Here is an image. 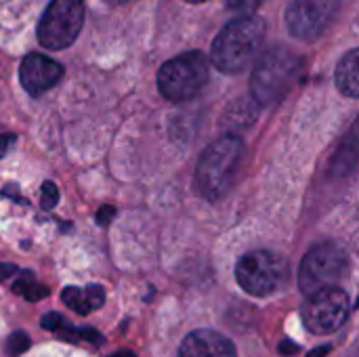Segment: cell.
I'll return each instance as SVG.
<instances>
[{"mask_svg": "<svg viewBox=\"0 0 359 357\" xmlns=\"http://www.w3.org/2000/svg\"><path fill=\"white\" fill-rule=\"evenodd\" d=\"M349 269L345 248L334 242H320L305 255L299 269V286L309 297L313 292L334 288Z\"/></svg>", "mask_w": 359, "mask_h": 357, "instance_id": "obj_5", "label": "cell"}, {"mask_svg": "<svg viewBox=\"0 0 359 357\" xmlns=\"http://www.w3.org/2000/svg\"><path fill=\"white\" fill-rule=\"evenodd\" d=\"M257 118V103L248 99H238L225 114V122L233 128H246Z\"/></svg>", "mask_w": 359, "mask_h": 357, "instance_id": "obj_13", "label": "cell"}, {"mask_svg": "<svg viewBox=\"0 0 359 357\" xmlns=\"http://www.w3.org/2000/svg\"><path fill=\"white\" fill-rule=\"evenodd\" d=\"M114 215H116V208L105 204V206L97 213V221H99V225H103V227H105V225H109V221L114 219Z\"/></svg>", "mask_w": 359, "mask_h": 357, "instance_id": "obj_19", "label": "cell"}, {"mask_svg": "<svg viewBox=\"0 0 359 357\" xmlns=\"http://www.w3.org/2000/svg\"><path fill=\"white\" fill-rule=\"evenodd\" d=\"M341 0H292L286 11L288 32L297 40H318L334 21Z\"/></svg>", "mask_w": 359, "mask_h": 357, "instance_id": "obj_9", "label": "cell"}, {"mask_svg": "<svg viewBox=\"0 0 359 357\" xmlns=\"http://www.w3.org/2000/svg\"><path fill=\"white\" fill-rule=\"evenodd\" d=\"M288 278V261L271 250H252L236 265V280L252 297H269Z\"/></svg>", "mask_w": 359, "mask_h": 357, "instance_id": "obj_6", "label": "cell"}, {"mask_svg": "<svg viewBox=\"0 0 359 357\" xmlns=\"http://www.w3.org/2000/svg\"><path fill=\"white\" fill-rule=\"evenodd\" d=\"M328 351H330V347H328V345H324V347H318V349H313V351H311V353H309L307 357H324L326 353H328Z\"/></svg>", "mask_w": 359, "mask_h": 357, "instance_id": "obj_23", "label": "cell"}, {"mask_svg": "<svg viewBox=\"0 0 359 357\" xmlns=\"http://www.w3.org/2000/svg\"><path fill=\"white\" fill-rule=\"evenodd\" d=\"M301 72H303V59L297 53L284 46L267 50L255 65L250 78L252 101L259 105L280 103L288 95Z\"/></svg>", "mask_w": 359, "mask_h": 357, "instance_id": "obj_3", "label": "cell"}, {"mask_svg": "<svg viewBox=\"0 0 359 357\" xmlns=\"http://www.w3.org/2000/svg\"><path fill=\"white\" fill-rule=\"evenodd\" d=\"M177 357H238V351L236 345L221 332L200 328L183 339Z\"/></svg>", "mask_w": 359, "mask_h": 357, "instance_id": "obj_11", "label": "cell"}, {"mask_svg": "<svg viewBox=\"0 0 359 357\" xmlns=\"http://www.w3.org/2000/svg\"><path fill=\"white\" fill-rule=\"evenodd\" d=\"M109 357H135V353L133 351H118V353H114V356Z\"/></svg>", "mask_w": 359, "mask_h": 357, "instance_id": "obj_25", "label": "cell"}, {"mask_svg": "<svg viewBox=\"0 0 359 357\" xmlns=\"http://www.w3.org/2000/svg\"><path fill=\"white\" fill-rule=\"evenodd\" d=\"M261 4V0H227V6L233 11H242V13H250Z\"/></svg>", "mask_w": 359, "mask_h": 357, "instance_id": "obj_18", "label": "cell"}, {"mask_svg": "<svg viewBox=\"0 0 359 357\" xmlns=\"http://www.w3.org/2000/svg\"><path fill=\"white\" fill-rule=\"evenodd\" d=\"M27 349H29V337L25 332H13L11 339L6 341V351L11 357L21 356Z\"/></svg>", "mask_w": 359, "mask_h": 357, "instance_id": "obj_16", "label": "cell"}, {"mask_svg": "<svg viewBox=\"0 0 359 357\" xmlns=\"http://www.w3.org/2000/svg\"><path fill=\"white\" fill-rule=\"evenodd\" d=\"M13 292H15V295H21V297H25L27 301L34 303V301L44 299V297L48 295V288L42 286V284H38L36 278L32 276V271H21V274H19V280L13 284Z\"/></svg>", "mask_w": 359, "mask_h": 357, "instance_id": "obj_14", "label": "cell"}, {"mask_svg": "<svg viewBox=\"0 0 359 357\" xmlns=\"http://www.w3.org/2000/svg\"><path fill=\"white\" fill-rule=\"evenodd\" d=\"M359 53L358 48H351L337 67V86L343 95L355 99L359 95Z\"/></svg>", "mask_w": 359, "mask_h": 357, "instance_id": "obj_12", "label": "cell"}, {"mask_svg": "<svg viewBox=\"0 0 359 357\" xmlns=\"http://www.w3.org/2000/svg\"><path fill=\"white\" fill-rule=\"evenodd\" d=\"M61 301L74 309L76 314L80 316H86L93 311V305H90V295H88V286L86 288H78V286H65L63 292H61Z\"/></svg>", "mask_w": 359, "mask_h": 357, "instance_id": "obj_15", "label": "cell"}, {"mask_svg": "<svg viewBox=\"0 0 359 357\" xmlns=\"http://www.w3.org/2000/svg\"><path fill=\"white\" fill-rule=\"evenodd\" d=\"M265 40V21L255 15H244L229 21L212 42L210 59L225 74L244 72L259 55Z\"/></svg>", "mask_w": 359, "mask_h": 357, "instance_id": "obj_1", "label": "cell"}, {"mask_svg": "<svg viewBox=\"0 0 359 357\" xmlns=\"http://www.w3.org/2000/svg\"><path fill=\"white\" fill-rule=\"evenodd\" d=\"M280 351H282V356H292V353H297V351H299V347H297V345H292L290 341H284V343L280 345Z\"/></svg>", "mask_w": 359, "mask_h": 357, "instance_id": "obj_22", "label": "cell"}, {"mask_svg": "<svg viewBox=\"0 0 359 357\" xmlns=\"http://www.w3.org/2000/svg\"><path fill=\"white\" fill-rule=\"evenodd\" d=\"M305 328L318 337L337 332L349 318V297L343 288H326L307 297L301 309Z\"/></svg>", "mask_w": 359, "mask_h": 357, "instance_id": "obj_8", "label": "cell"}, {"mask_svg": "<svg viewBox=\"0 0 359 357\" xmlns=\"http://www.w3.org/2000/svg\"><path fill=\"white\" fill-rule=\"evenodd\" d=\"M244 156V143L236 135H227L210 143L196 170V183L202 191V196L210 202L223 200L240 173V162Z\"/></svg>", "mask_w": 359, "mask_h": 357, "instance_id": "obj_2", "label": "cell"}, {"mask_svg": "<svg viewBox=\"0 0 359 357\" xmlns=\"http://www.w3.org/2000/svg\"><path fill=\"white\" fill-rule=\"evenodd\" d=\"M84 23V0H53L38 23V40L50 50L74 44Z\"/></svg>", "mask_w": 359, "mask_h": 357, "instance_id": "obj_7", "label": "cell"}, {"mask_svg": "<svg viewBox=\"0 0 359 357\" xmlns=\"http://www.w3.org/2000/svg\"><path fill=\"white\" fill-rule=\"evenodd\" d=\"M19 269L15 267V265H11V263H0V282H4L6 278H11V276H15Z\"/></svg>", "mask_w": 359, "mask_h": 357, "instance_id": "obj_21", "label": "cell"}, {"mask_svg": "<svg viewBox=\"0 0 359 357\" xmlns=\"http://www.w3.org/2000/svg\"><path fill=\"white\" fill-rule=\"evenodd\" d=\"M107 4H114V6H120V4H128V2H133V0H105Z\"/></svg>", "mask_w": 359, "mask_h": 357, "instance_id": "obj_24", "label": "cell"}, {"mask_svg": "<svg viewBox=\"0 0 359 357\" xmlns=\"http://www.w3.org/2000/svg\"><path fill=\"white\" fill-rule=\"evenodd\" d=\"M185 2H194V4H198V2H204V0H185Z\"/></svg>", "mask_w": 359, "mask_h": 357, "instance_id": "obj_26", "label": "cell"}, {"mask_svg": "<svg viewBox=\"0 0 359 357\" xmlns=\"http://www.w3.org/2000/svg\"><path fill=\"white\" fill-rule=\"evenodd\" d=\"M63 76V65L53 61L46 55L40 53H29L23 57L19 65V80L21 86L32 95L38 97L46 90H50Z\"/></svg>", "mask_w": 359, "mask_h": 357, "instance_id": "obj_10", "label": "cell"}, {"mask_svg": "<svg viewBox=\"0 0 359 357\" xmlns=\"http://www.w3.org/2000/svg\"><path fill=\"white\" fill-rule=\"evenodd\" d=\"M57 200H59V191H57V187H55L50 181H46V183L42 185V206H44L46 210H50V208L57 204Z\"/></svg>", "mask_w": 359, "mask_h": 357, "instance_id": "obj_17", "label": "cell"}, {"mask_svg": "<svg viewBox=\"0 0 359 357\" xmlns=\"http://www.w3.org/2000/svg\"><path fill=\"white\" fill-rule=\"evenodd\" d=\"M13 143H15V135H0V158L6 156V151Z\"/></svg>", "mask_w": 359, "mask_h": 357, "instance_id": "obj_20", "label": "cell"}, {"mask_svg": "<svg viewBox=\"0 0 359 357\" xmlns=\"http://www.w3.org/2000/svg\"><path fill=\"white\" fill-rule=\"evenodd\" d=\"M208 78L210 69L206 55H202L200 50H191L166 61L160 67L158 88L168 101L181 103L198 97L208 84Z\"/></svg>", "mask_w": 359, "mask_h": 357, "instance_id": "obj_4", "label": "cell"}]
</instances>
